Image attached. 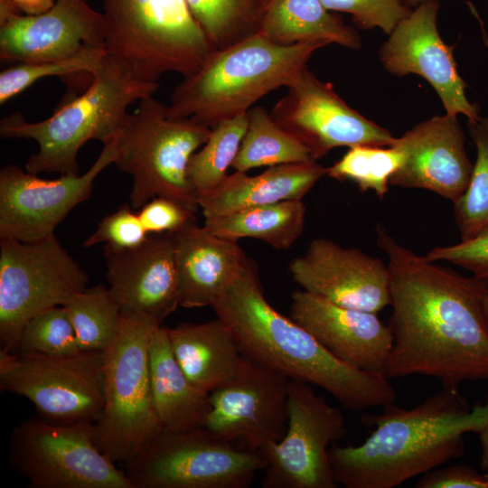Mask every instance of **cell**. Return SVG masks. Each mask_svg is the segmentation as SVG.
I'll list each match as a JSON object with an SVG mask.
<instances>
[{
  "instance_id": "ac0fdd59",
  "label": "cell",
  "mask_w": 488,
  "mask_h": 488,
  "mask_svg": "<svg viewBox=\"0 0 488 488\" xmlns=\"http://www.w3.org/2000/svg\"><path fill=\"white\" fill-rule=\"evenodd\" d=\"M289 272L303 290L343 307L378 313L390 304L387 264L328 239H313Z\"/></svg>"
},
{
  "instance_id": "d6a6232c",
  "label": "cell",
  "mask_w": 488,
  "mask_h": 488,
  "mask_svg": "<svg viewBox=\"0 0 488 488\" xmlns=\"http://www.w3.org/2000/svg\"><path fill=\"white\" fill-rule=\"evenodd\" d=\"M403 159L402 152L393 145H355L327 167V175L338 181L352 182L361 192L372 191L383 199L389 192V180Z\"/></svg>"
},
{
  "instance_id": "d590c367",
  "label": "cell",
  "mask_w": 488,
  "mask_h": 488,
  "mask_svg": "<svg viewBox=\"0 0 488 488\" xmlns=\"http://www.w3.org/2000/svg\"><path fill=\"white\" fill-rule=\"evenodd\" d=\"M18 351L52 356L81 352L66 308L53 306L31 317L22 330Z\"/></svg>"
},
{
  "instance_id": "836d02e7",
  "label": "cell",
  "mask_w": 488,
  "mask_h": 488,
  "mask_svg": "<svg viewBox=\"0 0 488 488\" xmlns=\"http://www.w3.org/2000/svg\"><path fill=\"white\" fill-rule=\"evenodd\" d=\"M467 127L476 148V160L465 192L453 202L461 240L488 227V117L467 119Z\"/></svg>"
},
{
  "instance_id": "f6af8a7d",
  "label": "cell",
  "mask_w": 488,
  "mask_h": 488,
  "mask_svg": "<svg viewBox=\"0 0 488 488\" xmlns=\"http://www.w3.org/2000/svg\"><path fill=\"white\" fill-rule=\"evenodd\" d=\"M484 309H485V312H486V314H487V317H488V291L485 295V297H484Z\"/></svg>"
},
{
  "instance_id": "6da1fadb",
  "label": "cell",
  "mask_w": 488,
  "mask_h": 488,
  "mask_svg": "<svg viewBox=\"0 0 488 488\" xmlns=\"http://www.w3.org/2000/svg\"><path fill=\"white\" fill-rule=\"evenodd\" d=\"M376 239L388 258L392 307L393 344L384 375L429 376L454 389L488 380V281L435 265L381 224Z\"/></svg>"
},
{
  "instance_id": "b9f144b4",
  "label": "cell",
  "mask_w": 488,
  "mask_h": 488,
  "mask_svg": "<svg viewBox=\"0 0 488 488\" xmlns=\"http://www.w3.org/2000/svg\"><path fill=\"white\" fill-rule=\"evenodd\" d=\"M56 0H0V20L13 14L35 15L50 10Z\"/></svg>"
},
{
  "instance_id": "f35d334b",
  "label": "cell",
  "mask_w": 488,
  "mask_h": 488,
  "mask_svg": "<svg viewBox=\"0 0 488 488\" xmlns=\"http://www.w3.org/2000/svg\"><path fill=\"white\" fill-rule=\"evenodd\" d=\"M425 258L431 262L447 261L472 273V276L488 281V227L471 239L459 243L436 247Z\"/></svg>"
},
{
  "instance_id": "bcb514c9",
  "label": "cell",
  "mask_w": 488,
  "mask_h": 488,
  "mask_svg": "<svg viewBox=\"0 0 488 488\" xmlns=\"http://www.w3.org/2000/svg\"><path fill=\"white\" fill-rule=\"evenodd\" d=\"M484 43L488 46V40H486Z\"/></svg>"
},
{
  "instance_id": "52a82bcc",
  "label": "cell",
  "mask_w": 488,
  "mask_h": 488,
  "mask_svg": "<svg viewBox=\"0 0 488 488\" xmlns=\"http://www.w3.org/2000/svg\"><path fill=\"white\" fill-rule=\"evenodd\" d=\"M211 131L190 118L169 117L167 106L154 95L139 100L116 137L114 164L131 177V208L139 210L161 196L195 213L199 205L187 167Z\"/></svg>"
},
{
  "instance_id": "484cf974",
  "label": "cell",
  "mask_w": 488,
  "mask_h": 488,
  "mask_svg": "<svg viewBox=\"0 0 488 488\" xmlns=\"http://www.w3.org/2000/svg\"><path fill=\"white\" fill-rule=\"evenodd\" d=\"M149 365L154 407L163 429L183 432L203 427L210 410L209 394L197 388L179 366L164 325L152 337Z\"/></svg>"
},
{
  "instance_id": "5b68a950",
  "label": "cell",
  "mask_w": 488,
  "mask_h": 488,
  "mask_svg": "<svg viewBox=\"0 0 488 488\" xmlns=\"http://www.w3.org/2000/svg\"><path fill=\"white\" fill-rule=\"evenodd\" d=\"M159 83L136 80L106 57L91 74L89 88L70 99L51 117L29 122L14 112L0 122L3 138L33 139L38 151L25 164L31 174H79L78 154L90 140L104 144L115 139L128 114V107L153 96Z\"/></svg>"
},
{
  "instance_id": "d4e9b609",
  "label": "cell",
  "mask_w": 488,
  "mask_h": 488,
  "mask_svg": "<svg viewBox=\"0 0 488 488\" xmlns=\"http://www.w3.org/2000/svg\"><path fill=\"white\" fill-rule=\"evenodd\" d=\"M173 354L187 378L211 393L238 371L241 352L231 331L219 318L202 324L167 327Z\"/></svg>"
},
{
  "instance_id": "4dcf8cb0",
  "label": "cell",
  "mask_w": 488,
  "mask_h": 488,
  "mask_svg": "<svg viewBox=\"0 0 488 488\" xmlns=\"http://www.w3.org/2000/svg\"><path fill=\"white\" fill-rule=\"evenodd\" d=\"M210 42L227 48L259 33L270 0H185Z\"/></svg>"
},
{
  "instance_id": "e575fe53",
  "label": "cell",
  "mask_w": 488,
  "mask_h": 488,
  "mask_svg": "<svg viewBox=\"0 0 488 488\" xmlns=\"http://www.w3.org/2000/svg\"><path fill=\"white\" fill-rule=\"evenodd\" d=\"M105 57L104 47H94L65 59L14 63L0 73V104L4 105L43 78L91 75L102 65Z\"/></svg>"
},
{
  "instance_id": "2e32d148",
  "label": "cell",
  "mask_w": 488,
  "mask_h": 488,
  "mask_svg": "<svg viewBox=\"0 0 488 488\" xmlns=\"http://www.w3.org/2000/svg\"><path fill=\"white\" fill-rule=\"evenodd\" d=\"M116 138L104 146L83 174L49 180L16 164L0 171V239L35 242L54 236L69 212L91 195L99 174L116 160Z\"/></svg>"
},
{
  "instance_id": "8992f818",
  "label": "cell",
  "mask_w": 488,
  "mask_h": 488,
  "mask_svg": "<svg viewBox=\"0 0 488 488\" xmlns=\"http://www.w3.org/2000/svg\"><path fill=\"white\" fill-rule=\"evenodd\" d=\"M102 14L106 58L138 81L190 77L216 51L185 0H103Z\"/></svg>"
},
{
  "instance_id": "277c9868",
  "label": "cell",
  "mask_w": 488,
  "mask_h": 488,
  "mask_svg": "<svg viewBox=\"0 0 488 488\" xmlns=\"http://www.w3.org/2000/svg\"><path fill=\"white\" fill-rule=\"evenodd\" d=\"M325 46L319 42L278 45L257 33L216 50L195 74L174 89L167 116L211 128L245 114L267 94L286 88L313 53Z\"/></svg>"
},
{
  "instance_id": "603a6c76",
  "label": "cell",
  "mask_w": 488,
  "mask_h": 488,
  "mask_svg": "<svg viewBox=\"0 0 488 488\" xmlns=\"http://www.w3.org/2000/svg\"><path fill=\"white\" fill-rule=\"evenodd\" d=\"M180 306H211L250 262L238 241L212 234L196 220L171 233Z\"/></svg>"
},
{
  "instance_id": "74e56055",
  "label": "cell",
  "mask_w": 488,
  "mask_h": 488,
  "mask_svg": "<svg viewBox=\"0 0 488 488\" xmlns=\"http://www.w3.org/2000/svg\"><path fill=\"white\" fill-rule=\"evenodd\" d=\"M148 236L138 214L126 203L104 217L82 246L90 248L105 243L117 249H132L144 243Z\"/></svg>"
},
{
  "instance_id": "d6986e66",
  "label": "cell",
  "mask_w": 488,
  "mask_h": 488,
  "mask_svg": "<svg viewBox=\"0 0 488 488\" xmlns=\"http://www.w3.org/2000/svg\"><path fill=\"white\" fill-rule=\"evenodd\" d=\"M94 47L105 48V20L85 0H56L42 14L0 20L2 61H54Z\"/></svg>"
},
{
  "instance_id": "1f68e13d",
  "label": "cell",
  "mask_w": 488,
  "mask_h": 488,
  "mask_svg": "<svg viewBox=\"0 0 488 488\" xmlns=\"http://www.w3.org/2000/svg\"><path fill=\"white\" fill-rule=\"evenodd\" d=\"M248 127L247 113L211 127L207 141L191 157L187 177L196 198L215 190L228 176Z\"/></svg>"
},
{
  "instance_id": "e0dca14e",
  "label": "cell",
  "mask_w": 488,
  "mask_h": 488,
  "mask_svg": "<svg viewBox=\"0 0 488 488\" xmlns=\"http://www.w3.org/2000/svg\"><path fill=\"white\" fill-rule=\"evenodd\" d=\"M439 7L437 0H431L412 9L380 46V60L394 76L416 74L425 79L438 95L446 114H462L474 120L480 117L479 107L465 95L467 85L458 73L454 46L447 45L439 35Z\"/></svg>"
},
{
  "instance_id": "ab89813d",
  "label": "cell",
  "mask_w": 488,
  "mask_h": 488,
  "mask_svg": "<svg viewBox=\"0 0 488 488\" xmlns=\"http://www.w3.org/2000/svg\"><path fill=\"white\" fill-rule=\"evenodd\" d=\"M148 235L173 233L196 220L195 213L166 197H154L137 212Z\"/></svg>"
},
{
  "instance_id": "9a60e30c",
  "label": "cell",
  "mask_w": 488,
  "mask_h": 488,
  "mask_svg": "<svg viewBox=\"0 0 488 488\" xmlns=\"http://www.w3.org/2000/svg\"><path fill=\"white\" fill-rule=\"evenodd\" d=\"M289 380L244 355L234 376L209 393L203 427L221 440L258 451L278 442L287 427Z\"/></svg>"
},
{
  "instance_id": "ee69618b",
  "label": "cell",
  "mask_w": 488,
  "mask_h": 488,
  "mask_svg": "<svg viewBox=\"0 0 488 488\" xmlns=\"http://www.w3.org/2000/svg\"><path fill=\"white\" fill-rule=\"evenodd\" d=\"M431 0H401V2L410 9H414Z\"/></svg>"
},
{
  "instance_id": "83f0119b",
  "label": "cell",
  "mask_w": 488,
  "mask_h": 488,
  "mask_svg": "<svg viewBox=\"0 0 488 488\" xmlns=\"http://www.w3.org/2000/svg\"><path fill=\"white\" fill-rule=\"evenodd\" d=\"M305 219L302 200H287L204 218L203 227L221 238L236 241L251 238L277 249H287L303 233Z\"/></svg>"
},
{
  "instance_id": "3957f363",
  "label": "cell",
  "mask_w": 488,
  "mask_h": 488,
  "mask_svg": "<svg viewBox=\"0 0 488 488\" xmlns=\"http://www.w3.org/2000/svg\"><path fill=\"white\" fill-rule=\"evenodd\" d=\"M211 307L245 356L290 380L322 388L345 408H383L396 400V390L383 373L344 363L303 326L277 312L264 296L251 262Z\"/></svg>"
},
{
  "instance_id": "8d00e7d4",
  "label": "cell",
  "mask_w": 488,
  "mask_h": 488,
  "mask_svg": "<svg viewBox=\"0 0 488 488\" xmlns=\"http://www.w3.org/2000/svg\"><path fill=\"white\" fill-rule=\"evenodd\" d=\"M331 11L349 14L352 20L362 29L380 28L390 34L397 24L412 9L401 0H320Z\"/></svg>"
},
{
  "instance_id": "cb8c5ba5",
  "label": "cell",
  "mask_w": 488,
  "mask_h": 488,
  "mask_svg": "<svg viewBox=\"0 0 488 488\" xmlns=\"http://www.w3.org/2000/svg\"><path fill=\"white\" fill-rule=\"evenodd\" d=\"M324 175L327 167L316 161L274 165L254 176L236 171L215 190L198 197L197 202L203 218H209L253 206L302 200Z\"/></svg>"
},
{
  "instance_id": "4fadbf2b",
  "label": "cell",
  "mask_w": 488,
  "mask_h": 488,
  "mask_svg": "<svg viewBox=\"0 0 488 488\" xmlns=\"http://www.w3.org/2000/svg\"><path fill=\"white\" fill-rule=\"evenodd\" d=\"M288 421L284 436L264 446V488H335L331 446L346 434L344 417L337 407L305 381L290 380Z\"/></svg>"
},
{
  "instance_id": "4316f807",
  "label": "cell",
  "mask_w": 488,
  "mask_h": 488,
  "mask_svg": "<svg viewBox=\"0 0 488 488\" xmlns=\"http://www.w3.org/2000/svg\"><path fill=\"white\" fill-rule=\"evenodd\" d=\"M258 33L284 46L319 42L361 48L356 30L331 14L320 0H270Z\"/></svg>"
},
{
  "instance_id": "44dd1931",
  "label": "cell",
  "mask_w": 488,
  "mask_h": 488,
  "mask_svg": "<svg viewBox=\"0 0 488 488\" xmlns=\"http://www.w3.org/2000/svg\"><path fill=\"white\" fill-rule=\"evenodd\" d=\"M106 277L122 312L143 314L163 325L180 306L171 233L151 234L125 249L104 246Z\"/></svg>"
},
{
  "instance_id": "ba28073f",
  "label": "cell",
  "mask_w": 488,
  "mask_h": 488,
  "mask_svg": "<svg viewBox=\"0 0 488 488\" xmlns=\"http://www.w3.org/2000/svg\"><path fill=\"white\" fill-rule=\"evenodd\" d=\"M143 314L123 313L118 335L105 351L104 403L93 424L100 451L115 464H126L163 430L155 410L149 352L160 326Z\"/></svg>"
},
{
  "instance_id": "ffe728a7",
  "label": "cell",
  "mask_w": 488,
  "mask_h": 488,
  "mask_svg": "<svg viewBox=\"0 0 488 488\" xmlns=\"http://www.w3.org/2000/svg\"><path fill=\"white\" fill-rule=\"evenodd\" d=\"M393 146L404 159L390 186L427 190L453 202L465 192L474 164L457 116L446 113L421 121L397 137Z\"/></svg>"
},
{
  "instance_id": "7bdbcfd3",
  "label": "cell",
  "mask_w": 488,
  "mask_h": 488,
  "mask_svg": "<svg viewBox=\"0 0 488 488\" xmlns=\"http://www.w3.org/2000/svg\"><path fill=\"white\" fill-rule=\"evenodd\" d=\"M482 446L481 466L488 473V426L479 433Z\"/></svg>"
},
{
  "instance_id": "8fae6325",
  "label": "cell",
  "mask_w": 488,
  "mask_h": 488,
  "mask_svg": "<svg viewBox=\"0 0 488 488\" xmlns=\"http://www.w3.org/2000/svg\"><path fill=\"white\" fill-rule=\"evenodd\" d=\"M89 277L54 236L22 242L0 239V350L16 352L22 330L36 314L63 305L87 288Z\"/></svg>"
},
{
  "instance_id": "30bf717a",
  "label": "cell",
  "mask_w": 488,
  "mask_h": 488,
  "mask_svg": "<svg viewBox=\"0 0 488 488\" xmlns=\"http://www.w3.org/2000/svg\"><path fill=\"white\" fill-rule=\"evenodd\" d=\"M8 461L32 488H132L98 447L93 424L24 420L10 433Z\"/></svg>"
},
{
  "instance_id": "7402d4cb",
  "label": "cell",
  "mask_w": 488,
  "mask_h": 488,
  "mask_svg": "<svg viewBox=\"0 0 488 488\" xmlns=\"http://www.w3.org/2000/svg\"><path fill=\"white\" fill-rule=\"evenodd\" d=\"M290 316L344 363L384 372L393 335L377 313L343 307L302 289L291 296Z\"/></svg>"
},
{
  "instance_id": "60d3db41",
  "label": "cell",
  "mask_w": 488,
  "mask_h": 488,
  "mask_svg": "<svg viewBox=\"0 0 488 488\" xmlns=\"http://www.w3.org/2000/svg\"><path fill=\"white\" fill-rule=\"evenodd\" d=\"M418 488H488V473L482 474L465 465L433 469L422 474Z\"/></svg>"
},
{
  "instance_id": "f1b7e54d",
  "label": "cell",
  "mask_w": 488,
  "mask_h": 488,
  "mask_svg": "<svg viewBox=\"0 0 488 488\" xmlns=\"http://www.w3.org/2000/svg\"><path fill=\"white\" fill-rule=\"evenodd\" d=\"M247 117V130L231 164L235 171L314 161L309 150L280 127L263 107H252Z\"/></svg>"
},
{
  "instance_id": "5bb4252c",
  "label": "cell",
  "mask_w": 488,
  "mask_h": 488,
  "mask_svg": "<svg viewBox=\"0 0 488 488\" xmlns=\"http://www.w3.org/2000/svg\"><path fill=\"white\" fill-rule=\"evenodd\" d=\"M286 88L270 115L314 161L340 146L394 145L396 137L390 132L349 107L332 83L319 80L307 66Z\"/></svg>"
},
{
  "instance_id": "7a4b0ae2",
  "label": "cell",
  "mask_w": 488,
  "mask_h": 488,
  "mask_svg": "<svg viewBox=\"0 0 488 488\" xmlns=\"http://www.w3.org/2000/svg\"><path fill=\"white\" fill-rule=\"evenodd\" d=\"M362 420L375 426L363 443L329 449L334 481L345 488H393L461 456L464 436L488 426V399L470 408L457 389L443 387L410 409L392 403Z\"/></svg>"
},
{
  "instance_id": "7c38bea8",
  "label": "cell",
  "mask_w": 488,
  "mask_h": 488,
  "mask_svg": "<svg viewBox=\"0 0 488 488\" xmlns=\"http://www.w3.org/2000/svg\"><path fill=\"white\" fill-rule=\"evenodd\" d=\"M103 389V352L52 356L0 350V389L26 398L47 420L96 423Z\"/></svg>"
},
{
  "instance_id": "9c48e42d",
  "label": "cell",
  "mask_w": 488,
  "mask_h": 488,
  "mask_svg": "<svg viewBox=\"0 0 488 488\" xmlns=\"http://www.w3.org/2000/svg\"><path fill=\"white\" fill-rule=\"evenodd\" d=\"M266 461L260 451L204 427L162 432L125 464L132 488H247Z\"/></svg>"
},
{
  "instance_id": "f546056e",
  "label": "cell",
  "mask_w": 488,
  "mask_h": 488,
  "mask_svg": "<svg viewBox=\"0 0 488 488\" xmlns=\"http://www.w3.org/2000/svg\"><path fill=\"white\" fill-rule=\"evenodd\" d=\"M63 306L81 352H103L117 339L123 312L109 287L86 288L71 296Z\"/></svg>"
}]
</instances>
